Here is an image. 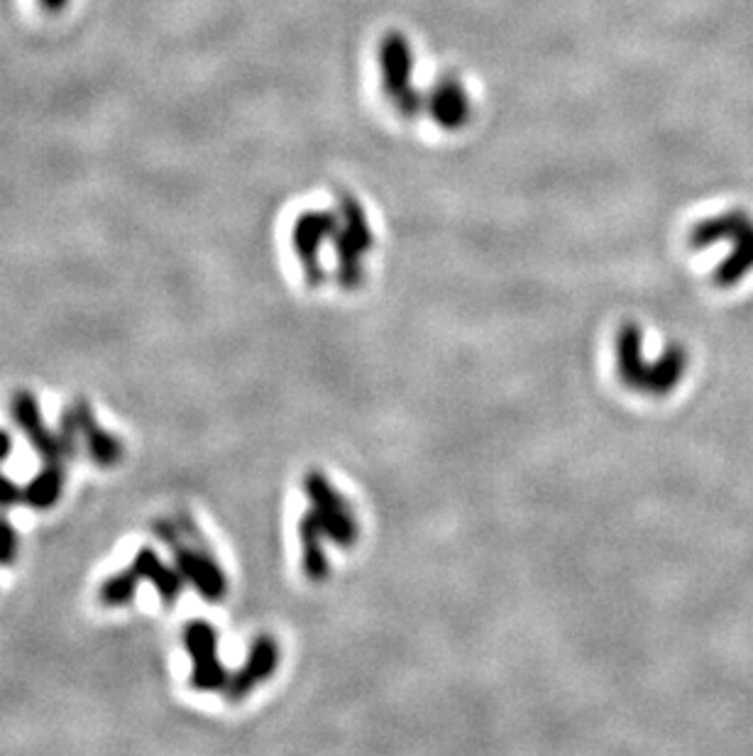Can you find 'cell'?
I'll list each match as a JSON object with an SVG mask.
<instances>
[{"instance_id":"obj_1","label":"cell","mask_w":753,"mask_h":756,"mask_svg":"<svg viewBox=\"0 0 753 756\" xmlns=\"http://www.w3.org/2000/svg\"><path fill=\"white\" fill-rule=\"evenodd\" d=\"M10 412H13L15 424L23 431L27 441H30L32 451L37 453L42 460V468L45 470H57V473H67L69 460L74 458L76 443H79V426H76L74 414L64 412L62 414V429L52 431L47 429V424L42 421L40 402L32 392L20 390L13 394V402H10Z\"/></svg>"},{"instance_id":"obj_2","label":"cell","mask_w":753,"mask_h":756,"mask_svg":"<svg viewBox=\"0 0 753 756\" xmlns=\"http://www.w3.org/2000/svg\"><path fill=\"white\" fill-rule=\"evenodd\" d=\"M719 240H729L734 248H731L727 260L719 265L714 282L719 287H731L753 270V216L736 208V211H727L722 216L697 223L690 233V245L697 250H705Z\"/></svg>"},{"instance_id":"obj_3","label":"cell","mask_w":753,"mask_h":756,"mask_svg":"<svg viewBox=\"0 0 753 756\" xmlns=\"http://www.w3.org/2000/svg\"><path fill=\"white\" fill-rule=\"evenodd\" d=\"M155 534L169 546L174 561H177V571L184 575L186 583L208 602H221L228 593V580H225L223 568L218 566L216 558L191 546L189 539L181 536V531L169 522H157Z\"/></svg>"},{"instance_id":"obj_4","label":"cell","mask_w":753,"mask_h":756,"mask_svg":"<svg viewBox=\"0 0 753 756\" xmlns=\"http://www.w3.org/2000/svg\"><path fill=\"white\" fill-rule=\"evenodd\" d=\"M184 646L191 654V686L196 690L228 688V673L218 661V634L208 622H189L184 629Z\"/></svg>"},{"instance_id":"obj_5","label":"cell","mask_w":753,"mask_h":756,"mask_svg":"<svg viewBox=\"0 0 753 756\" xmlns=\"http://www.w3.org/2000/svg\"><path fill=\"white\" fill-rule=\"evenodd\" d=\"M69 412L74 414L76 426H79V436L84 438L86 453H89L93 463L98 468H115L125 456L123 441L98 424L89 399H76L69 407Z\"/></svg>"},{"instance_id":"obj_6","label":"cell","mask_w":753,"mask_h":756,"mask_svg":"<svg viewBox=\"0 0 753 756\" xmlns=\"http://www.w3.org/2000/svg\"><path fill=\"white\" fill-rule=\"evenodd\" d=\"M384 62V86L401 108V113L411 115L416 108V93L409 89L411 79V54L401 37H389L382 49Z\"/></svg>"},{"instance_id":"obj_7","label":"cell","mask_w":753,"mask_h":756,"mask_svg":"<svg viewBox=\"0 0 753 756\" xmlns=\"http://www.w3.org/2000/svg\"><path fill=\"white\" fill-rule=\"evenodd\" d=\"M133 573L140 578V583H150L152 588L157 590L159 600H162V605L167 607H174L177 605L181 590H184L186 580L184 575H181L177 568L167 566V563L162 561V556L155 549H150V546H142L140 551L135 553L133 558Z\"/></svg>"},{"instance_id":"obj_8","label":"cell","mask_w":753,"mask_h":756,"mask_svg":"<svg viewBox=\"0 0 753 756\" xmlns=\"http://www.w3.org/2000/svg\"><path fill=\"white\" fill-rule=\"evenodd\" d=\"M274 664H277V651H274V644L269 642V639L260 637L255 644H252L250 656H247V664L235 673V678H230L228 681V698L240 700L243 695L250 693L257 683L265 681L269 673L274 671Z\"/></svg>"},{"instance_id":"obj_9","label":"cell","mask_w":753,"mask_h":756,"mask_svg":"<svg viewBox=\"0 0 753 756\" xmlns=\"http://www.w3.org/2000/svg\"><path fill=\"white\" fill-rule=\"evenodd\" d=\"M467 115H470V103H467L465 89L455 81H445L433 96V118L445 128H455L465 123Z\"/></svg>"},{"instance_id":"obj_10","label":"cell","mask_w":753,"mask_h":756,"mask_svg":"<svg viewBox=\"0 0 753 756\" xmlns=\"http://www.w3.org/2000/svg\"><path fill=\"white\" fill-rule=\"evenodd\" d=\"M137 585H140V578L133 573V568H125V571L108 575L103 580L101 588H98V600L106 607L130 605L137 593Z\"/></svg>"},{"instance_id":"obj_11","label":"cell","mask_w":753,"mask_h":756,"mask_svg":"<svg viewBox=\"0 0 753 756\" xmlns=\"http://www.w3.org/2000/svg\"><path fill=\"white\" fill-rule=\"evenodd\" d=\"M13 453V438L8 431H0V514H8L10 509L23 504V490L3 473V463Z\"/></svg>"},{"instance_id":"obj_12","label":"cell","mask_w":753,"mask_h":756,"mask_svg":"<svg viewBox=\"0 0 753 756\" xmlns=\"http://www.w3.org/2000/svg\"><path fill=\"white\" fill-rule=\"evenodd\" d=\"M20 551V536L8 514H0V566H13Z\"/></svg>"},{"instance_id":"obj_13","label":"cell","mask_w":753,"mask_h":756,"mask_svg":"<svg viewBox=\"0 0 753 756\" xmlns=\"http://www.w3.org/2000/svg\"><path fill=\"white\" fill-rule=\"evenodd\" d=\"M40 5H42V10H47V13L59 15L64 8H67L69 0H40Z\"/></svg>"}]
</instances>
